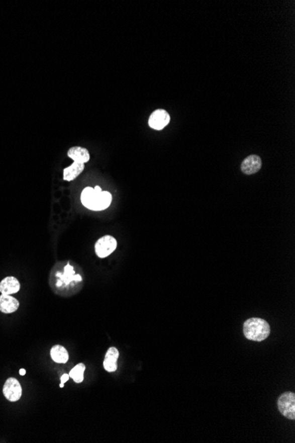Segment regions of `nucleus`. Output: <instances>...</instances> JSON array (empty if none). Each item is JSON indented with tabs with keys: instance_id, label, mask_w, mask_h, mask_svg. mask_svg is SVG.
I'll return each mask as SVG.
<instances>
[{
	"instance_id": "11",
	"label": "nucleus",
	"mask_w": 295,
	"mask_h": 443,
	"mask_svg": "<svg viewBox=\"0 0 295 443\" xmlns=\"http://www.w3.org/2000/svg\"><path fill=\"white\" fill-rule=\"evenodd\" d=\"M120 357V352L115 347H111L107 350L106 358L104 360V368L109 373H113L118 368V359Z\"/></svg>"
},
{
	"instance_id": "5",
	"label": "nucleus",
	"mask_w": 295,
	"mask_h": 443,
	"mask_svg": "<svg viewBox=\"0 0 295 443\" xmlns=\"http://www.w3.org/2000/svg\"><path fill=\"white\" fill-rule=\"evenodd\" d=\"M3 394L9 402H17L22 398V385L15 378H8L3 387Z\"/></svg>"
},
{
	"instance_id": "14",
	"label": "nucleus",
	"mask_w": 295,
	"mask_h": 443,
	"mask_svg": "<svg viewBox=\"0 0 295 443\" xmlns=\"http://www.w3.org/2000/svg\"><path fill=\"white\" fill-rule=\"evenodd\" d=\"M85 370H86V366L82 363H80L70 371V378H72L75 383H81L84 380Z\"/></svg>"
},
{
	"instance_id": "4",
	"label": "nucleus",
	"mask_w": 295,
	"mask_h": 443,
	"mask_svg": "<svg viewBox=\"0 0 295 443\" xmlns=\"http://www.w3.org/2000/svg\"><path fill=\"white\" fill-rule=\"evenodd\" d=\"M117 240L112 235H105L99 238L95 244V251L96 256L100 258H105L110 256L116 249Z\"/></svg>"
},
{
	"instance_id": "10",
	"label": "nucleus",
	"mask_w": 295,
	"mask_h": 443,
	"mask_svg": "<svg viewBox=\"0 0 295 443\" xmlns=\"http://www.w3.org/2000/svg\"><path fill=\"white\" fill-rule=\"evenodd\" d=\"M67 156L71 159H73V162H77L80 164H86L90 159V155L88 150L80 146L72 147L67 151Z\"/></svg>"
},
{
	"instance_id": "17",
	"label": "nucleus",
	"mask_w": 295,
	"mask_h": 443,
	"mask_svg": "<svg viewBox=\"0 0 295 443\" xmlns=\"http://www.w3.org/2000/svg\"><path fill=\"white\" fill-rule=\"evenodd\" d=\"M69 374H63L62 376H61V378H60L61 383H60V385H59V387H60V388H64V384L66 383V381L69 380Z\"/></svg>"
},
{
	"instance_id": "18",
	"label": "nucleus",
	"mask_w": 295,
	"mask_h": 443,
	"mask_svg": "<svg viewBox=\"0 0 295 443\" xmlns=\"http://www.w3.org/2000/svg\"><path fill=\"white\" fill-rule=\"evenodd\" d=\"M20 374H21V375H22V376H23V375H25V374H26L25 369H21V370H20Z\"/></svg>"
},
{
	"instance_id": "9",
	"label": "nucleus",
	"mask_w": 295,
	"mask_h": 443,
	"mask_svg": "<svg viewBox=\"0 0 295 443\" xmlns=\"http://www.w3.org/2000/svg\"><path fill=\"white\" fill-rule=\"evenodd\" d=\"M20 302L11 295L0 296V311L5 314H11L18 310Z\"/></svg>"
},
{
	"instance_id": "15",
	"label": "nucleus",
	"mask_w": 295,
	"mask_h": 443,
	"mask_svg": "<svg viewBox=\"0 0 295 443\" xmlns=\"http://www.w3.org/2000/svg\"><path fill=\"white\" fill-rule=\"evenodd\" d=\"M93 195H94V189H92L91 187L85 188L80 195V201L87 209L89 208L91 204Z\"/></svg>"
},
{
	"instance_id": "13",
	"label": "nucleus",
	"mask_w": 295,
	"mask_h": 443,
	"mask_svg": "<svg viewBox=\"0 0 295 443\" xmlns=\"http://www.w3.org/2000/svg\"><path fill=\"white\" fill-rule=\"evenodd\" d=\"M51 358L55 363L66 364L69 359V355L65 347L61 345H54L51 349Z\"/></svg>"
},
{
	"instance_id": "6",
	"label": "nucleus",
	"mask_w": 295,
	"mask_h": 443,
	"mask_svg": "<svg viewBox=\"0 0 295 443\" xmlns=\"http://www.w3.org/2000/svg\"><path fill=\"white\" fill-rule=\"evenodd\" d=\"M171 121V116L167 111L164 109H157L154 111L149 119V126L155 130H162L165 128Z\"/></svg>"
},
{
	"instance_id": "16",
	"label": "nucleus",
	"mask_w": 295,
	"mask_h": 443,
	"mask_svg": "<svg viewBox=\"0 0 295 443\" xmlns=\"http://www.w3.org/2000/svg\"><path fill=\"white\" fill-rule=\"evenodd\" d=\"M113 200L112 194L108 191H102L100 194V211L106 210L109 207Z\"/></svg>"
},
{
	"instance_id": "12",
	"label": "nucleus",
	"mask_w": 295,
	"mask_h": 443,
	"mask_svg": "<svg viewBox=\"0 0 295 443\" xmlns=\"http://www.w3.org/2000/svg\"><path fill=\"white\" fill-rule=\"evenodd\" d=\"M84 169H85V164L73 162L72 165L63 170V179L66 182H72L83 172Z\"/></svg>"
},
{
	"instance_id": "1",
	"label": "nucleus",
	"mask_w": 295,
	"mask_h": 443,
	"mask_svg": "<svg viewBox=\"0 0 295 443\" xmlns=\"http://www.w3.org/2000/svg\"><path fill=\"white\" fill-rule=\"evenodd\" d=\"M51 280L54 282L53 285L57 289L58 294H60L76 289L78 283L82 282V277L76 274L73 265L67 264L58 268L57 271L52 270Z\"/></svg>"
},
{
	"instance_id": "2",
	"label": "nucleus",
	"mask_w": 295,
	"mask_h": 443,
	"mask_svg": "<svg viewBox=\"0 0 295 443\" xmlns=\"http://www.w3.org/2000/svg\"><path fill=\"white\" fill-rule=\"evenodd\" d=\"M243 333L245 337L250 341H262L270 335V325L264 319L251 318L245 321Z\"/></svg>"
},
{
	"instance_id": "3",
	"label": "nucleus",
	"mask_w": 295,
	"mask_h": 443,
	"mask_svg": "<svg viewBox=\"0 0 295 443\" xmlns=\"http://www.w3.org/2000/svg\"><path fill=\"white\" fill-rule=\"evenodd\" d=\"M277 407L283 416L293 420L295 418L294 393L285 392L282 394L277 400Z\"/></svg>"
},
{
	"instance_id": "8",
	"label": "nucleus",
	"mask_w": 295,
	"mask_h": 443,
	"mask_svg": "<svg viewBox=\"0 0 295 443\" xmlns=\"http://www.w3.org/2000/svg\"><path fill=\"white\" fill-rule=\"evenodd\" d=\"M21 290V283L18 279L8 276L0 282V293L2 295H13L18 293Z\"/></svg>"
},
{
	"instance_id": "7",
	"label": "nucleus",
	"mask_w": 295,
	"mask_h": 443,
	"mask_svg": "<svg viewBox=\"0 0 295 443\" xmlns=\"http://www.w3.org/2000/svg\"><path fill=\"white\" fill-rule=\"evenodd\" d=\"M262 158L257 155H250L241 163V172L247 175H252L259 172L262 168Z\"/></svg>"
}]
</instances>
